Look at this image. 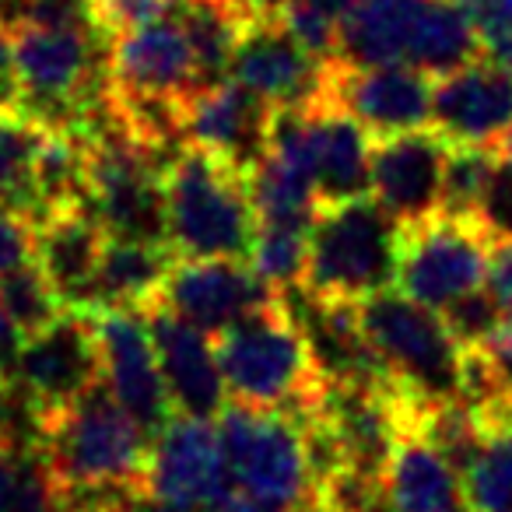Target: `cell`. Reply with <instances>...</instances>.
<instances>
[{
    "label": "cell",
    "mask_w": 512,
    "mask_h": 512,
    "mask_svg": "<svg viewBox=\"0 0 512 512\" xmlns=\"http://www.w3.org/2000/svg\"><path fill=\"white\" fill-rule=\"evenodd\" d=\"M309 264V228L292 225H256L249 267H253L278 295L306 285Z\"/></svg>",
    "instance_id": "cell-26"
},
{
    "label": "cell",
    "mask_w": 512,
    "mask_h": 512,
    "mask_svg": "<svg viewBox=\"0 0 512 512\" xmlns=\"http://www.w3.org/2000/svg\"><path fill=\"white\" fill-rule=\"evenodd\" d=\"M211 512H292V509H281L274 502H264V498H253V495H242V491H232L225 495Z\"/></svg>",
    "instance_id": "cell-39"
},
{
    "label": "cell",
    "mask_w": 512,
    "mask_h": 512,
    "mask_svg": "<svg viewBox=\"0 0 512 512\" xmlns=\"http://www.w3.org/2000/svg\"><path fill=\"white\" fill-rule=\"evenodd\" d=\"M36 260V221L0 204V278Z\"/></svg>",
    "instance_id": "cell-33"
},
{
    "label": "cell",
    "mask_w": 512,
    "mask_h": 512,
    "mask_svg": "<svg viewBox=\"0 0 512 512\" xmlns=\"http://www.w3.org/2000/svg\"><path fill=\"white\" fill-rule=\"evenodd\" d=\"M309 109V158L320 193V207L348 204L369 197L372 137L365 127L334 102H316Z\"/></svg>",
    "instance_id": "cell-21"
},
{
    "label": "cell",
    "mask_w": 512,
    "mask_h": 512,
    "mask_svg": "<svg viewBox=\"0 0 512 512\" xmlns=\"http://www.w3.org/2000/svg\"><path fill=\"white\" fill-rule=\"evenodd\" d=\"M488 292L495 299V306L502 309L505 320H512V242H502V246L491 249Z\"/></svg>",
    "instance_id": "cell-37"
},
{
    "label": "cell",
    "mask_w": 512,
    "mask_h": 512,
    "mask_svg": "<svg viewBox=\"0 0 512 512\" xmlns=\"http://www.w3.org/2000/svg\"><path fill=\"white\" fill-rule=\"evenodd\" d=\"M271 120L274 106H267L260 95H253L239 81L228 78L190 99V106H186V144L214 151L249 179V172L267 155Z\"/></svg>",
    "instance_id": "cell-18"
},
{
    "label": "cell",
    "mask_w": 512,
    "mask_h": 512,
    "mask_svg": "<svg viewBox=\"0 0 512 512\" xmlns=\"http://www.w3.org/2000/svg\"><path fill=\"white\" fill-rule=\"evenodd\" d=\"M0 29L8 36L25 29H88L113 36L102 25L95 0H0Z\"/></svg>",
    "instance_id": "cell-28"
},
{
    "label": "cell",
    "mask_w": 512,
    "mask_h": 512,
    "mask_svg": "<svg viewBox=\"0 0 512 512\" xmlns=\"http://www.w3.org/2000/svg\"><path fill=\"white\" fill-rule=\"evenodd\" d=\"M109 88L134 95H165L190 102L200 85L197 53L172 15L123 29L109 46Z\"/></svg>",
    "instance_id": "cell-15"
},
{
    "label": "cell",
    "mask_w": 512,
    "mask_h": 512,
    "mask_svg": "<svg viewBox=\"0 0 512 512\" xmlns=\"http://www.w3.org/2000/svg\"><path fill=\"white\" fill-rule=\"evenodd\" d=\"M179 256L172 246L158 242L113 239L109 235L102 253L99 278H95L92 309H144L158 299L165 278L176 267Z\"/></svg>",
    "instance_id": "cell-23"
},
{
    "label": "cell",
    "mask_w": 512,
    "mask_h": 512,
    "mask_svg": "<svg viewBox=\"0 0 512 512\" xmlns=\"http://www.w3.org/2000/svg\"><path fill=\"white\" fill-rule=\"evenodd\" d=\"M81 512H113V509H81Z\"/></svg>",
    "instance_id": "cell-43"
},
{
    "label": "cell",
    "mask_w": 512,
    "mask_h": 512,
    "mask_svg": "<svg viewBox=\"0 0 512 512\" xmlns=\"http://www.w3.org/2000/svg\"><path fill=\"white\" fill-rule=\"evenodd\" d=\"M274 299L278 292L242 260H176L155 302L190 327L221 337Z\"/></svg>",
    "instance_id": "cell-13"
},
{
    "label": "cell",
    "mask_w": 512,
    "mask_h": 512,
    "mask_svg": "<svg viewBox=\"0 0 512 512\" xmlns=\"http://www.w3.org/2000/svg\"><path fill=\"white\" fill-rule=\"evenodd\" d=\"M0 309L22 330L25 337L39 334L43 327H50L60 313H67L64 302L57 299L53 285L46 281V274L39 271L36 260L22 264L18 271L0 278Z\"/></svg>",
    "instance_id": "cell-27"
},
{
    "label": "cell",
    "mask_w": 512,
    "mask_h": 512,
    "mask_svg": "<svg viewBox=\"0 0 512 512\" xmlns=\"http://www.w3.org/2000/svg\"><path fill=\"white\" fill-rule=\"evenodd\" d=\"M214 425L225 449L228 474L242 495L264 498L292 512L320 498L313 449L299 418L228 404Z\"/></svg>",
    "instance_id": "cell-6"
},
{
    "label": "cell",
    "mask_w": 512,
    "mask_h": 512,
    "mask_svg": "<svg viewBox=\"0 0 512 512\" xmlns=\"http://www.w3.org/2000/svg\"><path fill=\"white\" fill-rule=\"evenodd\" d=\"M106 242L109 232L88 204L53 211L36 225V264L71 313L92 309Z\"/></svg>",
    "instance_id": "cell-19"
},
{
    "label": "cell",
    "mask_w": 512,
    "mask_h": 512,
    "mask_svg": "<svg viewBox=\"0 0 512 512\" xmlns=\"http://www.w3.org/2000/svg\"><path fill=\"white\" fill-rule=\"evenodd\" d=\"M102 358V383L113 400L155 439L172 418V400L158 369L155 341L141 309H88Z\"/></svg>",
    "instance_id": "cell-8"
},
{
    "label": "cell",
    "mask_w": 512,
    "mask_h": 512,
    "mask_svg": "<svg viewBox=\"0 0 512 512\" xmlns=\"http://www.w3.org/2000/svg\"><path fill=\"white\" fill-rule=\"evenodd\" d=\"M383 498L386 512H470L460 474L414 425V414L400 428L397 446L386 460Z\"/></svg>",
    "instance_id": "cell-20"
},
{
    "label": "cell",
    "mask_w": 512,
    "mask_h": 512,
    "mask_svg": "<svg viewBox=\"0 0 512 512\" xmlns=\"http://www.w3.org/2000/svg\"><path fill=\"white\" fill-rule=\"evenodd\" d=\"M281 18H285L292 36L299 39L313 57H320L323 64H337V53H341V22H337L334 15L316 8L313 0H299V4H292Z\"/></svg>",
    "instance_id": "cell-32"
},
{
    "label": "cell",
    "mask_w": 512,
    "mask_h": 512,
    "mask_svg": "<svg viewBox=\"0 0 512 512\" xmlns=\"http://www.w3.org/2000/svg\"><path fill=\"white\" fill-rule=\"evenodd\" d=\"M102 383V358L88 313H60L50 327L25 337L18 362V390L39 411V425L50 414L71 407Z\"/></svg>",
    "instance_id": "cell-9"
},
{
    "label": "cell",
    "mask_w": 512,
    "mask_h": 512,
    "mask_svg": "<svg viewBox=\"0 0 512 512\" xmlns=\"http://www.w3.org/2000/svg\"><path fill=\"white\" fill-rule=\"evenodd\" d=\"M169 246L179 260H249L256 211L249 179L214 151L183 148L165 169Z\"/></svg>",
    "instance_id": "cell-3"
},
{
    "label": "cell",
    "mask_w": 512,
    "mask_h": 512,
    "mask_svg": "<svg viewBox=\"0 0 512 512\" xmlns=\"http://www.w3.org/2000/svg\"><path fill=\"white\" fill-rule=\"evenodd\" d=\"M316 8H323L327 11V15H334L337 22H341V18H348L351 11L358 8V4H362V0H313Z\"/></svg>",
    "instance_id": "cell-41"
},
{
    "label": "cell",
    "mask_w": 512,
    "mask_h": 512,
    "mask_svg": "<svg viewBox=\"0 0 512 512\" xmlns=\"http://www.w3.org/2000/svg\"><path fill=\"white\" fill-rule=\"evenodd\" d=\"M498 155H502V158H512V130H509V134H505L502 137V141H498Z\"/></svg>",
    "instance_id": "cell-42"
},
{
    "label": "cell",
    "mask_w": 512,
    "mask_h": 512,
    "mask_svg": "<svg viewBox=\"0 0 512 512\" xmlns=\"http://www.w3.org/2000/svg\"><path fill=\"white\" fill-rule=\"evenodd\" d=\"M141 313L148 320L151 341H155L158 369H162L172 411L179 418L218 421L228 407V390L218 351H214V337L179 320L162 302H151Z\"/></svg>",
    "instance_id": "cell-16"
},
{
    "label": "cell",
    "mask_w": 512,
    "mask_h": 512,
    "mask_svg": "<svg viewBox=\"0 0 512 512\" xmlns=\"http://www.w3.org/2000/svg\"><path fill=\"white\" fill-rule=\"evenodd\" d=\"M432 0H362L341 18V53L351 67H414Z\"/></svg>",
    "instance_id": "cell-22"
},
{
    "label": "cell",
    "mask_w": 512,
    "mask_h": 512,
    "mask_svg": "<svg viewBox=\"0 0 512 512\" xmlns=\"http://www.w3.org/2000/svg\"><path fill=\"white\" fill-rule=\"evenodd\" d=\"M470 225L491 246L512 242V158H495V169H491L488 186L477 200V211L470 214Z\"/></svg>",
    "instance_id": "cell-31"
},
{
    "label": "cell",
    "mask_w": 512,
    "mask_h": 512,
    "mask_svg": "<svg viewBox=\"0 0 512 512\" xmlns=\"http://www.w3.org/2000/svg\"><path fill=\"white\" fill-rule=\"evenodd\" d=\"M477 351H481L484 362H488V372L498 386V397L512 404V320H505L502 327L495 330V337Z\"/></svg>",
    "instance_id": "cell-35"
},
{
    "label": "cell",
    "mask_w": 512,
    "mask_h": 512,
    "mask_svg": "<svg viewBox=\"0 0 512 512\" xmlns=\"http://www.w3.org/2000/svg\"><path fill=\"white\" fill-rule=\"evenodd\" d=\"M242 4H246L253 18H281L299 0H242Z\"/></svg>",
    "instance_id": "cell-40"
},
{
    "label": "cell",
    "mask_w": 512,
    "mask_h": 512,
    "mask_svg": "<svg viewBox=\"0 0 512 512\" xmlns=\"http://www.w3.org/2000/svg\"><path fill=\"white\" fill-rule=\"evenodd\" d=\"M95 8L102 15V25L116 39L123 29H134V25L165 15V0H95Z\"/></svg>",
    "instance_id": "cell-34"
},
{
    "label": "cell",
    "mask_w": 512,
    "mask_h": 512,
    "mask_svg": "<svg viewBox=\"0 0 512 512\" xmlns=\"http://www.w3.org/2000/svg\"><path fill=\"white\" fill-rule=\"evenodd\" d=\"M432 130L453 148H498L512 130V74L481 57L435 78Z\"/></svg>",
    "instance_id": "cell-17"
},
{
    "label": "cell",
    "mask_w": 512,
    "mask_h": 512,
    "mask_svg": "<svg viewBox=\"0 0 512 512\" xmlns=\"http://www.w3.org/2000/svg\"><path fill=\"white\" fill-rule=\"evenodd\" d=\"M432 95L435 81L414 67H351L337 60L323 102L355 116L369 137H393L432 127Z\"/></svg>",
    "instance_id": "cell-14"
},
{
    "label": "cell",
    "mask_w": 512,
    "mask_h": 512,
    "mask_svg": "<svg viewBox=\"0 0 512 512\" xmlns=\"http://www.w3.org/2000/svg\"><path fill=\"white\" fill-rule=\"evenodd\" d=\"M22 92H18L15 78V57H11V36L0 29V106H18Z\"/></svg>",
    "instance_id": "cell-38"
},
{
    "label": "cell",
    "mask_w": 512,
    "mask_h": 512,
    "mask_svg": "<svg viewBox=\"0 0 512 512\" xmlns=\"http://www.w3.org/2000/svg\"><path fill=\"white\" fill-rule=\"evenodd\" d=\"M404 228L372 197L320 207L309 228L306 292L327 302H362L397 288Z\"/></svg>",
    "instance_id": "cell-5"
},
{
    "label": "cell",
    "mask_w": 512,
    "mask_h": 512,
    "mask_svg": "<svg viewBox=\"0 0 512 512\" xmlns=\"http://www.w3.org/2000/svg\"><path fill=\"white\" fill-rule=\"evenodd\" d=\"M144 491L183 512H211L221 498L232 495V474H228L218 425L176 414L151 439Z\"/></svg>",
    "instance_id": "cell-12"
},
{
    "label": "cell",
    "mask_w": 512,
    "mask_h": 512,
    "mask_svg": "<svg viewBox=\"0 0 512 512\" xmlns=\"http://www.w3.org/2000/svg\"><path fill=\"white\" fill-rule=\"evenodd\" d=\"M358 323L386 383L418 407L463 400V348L435 309L400 288L355 302Z\"/></svg>",
    "instance_id": "cell-4"
},
{
    "label": "cell",
    "mask_w": 512,
    "mask_h": 512,
    "mask_svg": "<svg viewBox=\"0 0 512 512\" xmlns=\"http://www.w3.org/2000/svg\"><path fill=\"white\" fill-rule=\"evenodd\" d=\"M46 141V127L22 106H0V204L32 218V165ZM36 221V218H32Z\"/></svg>",
    "instance_id": "cell-25"
},
{
    "label": "cell",
    "mask_w": 512,
    "mask_h": 512,
    "mask_svg": "<svg viewBox=\"0 0 512 512\" xmlns=\"http://www.w3.org/2000/svg\"><path fill=\"white\" fill-rule=\"evenodd\" d=\"M495 148H453L446 162V186H442V214L446 218H463L477 211L488 176L495 169Z\"/></svg>",
    "instance_id": "cell-29"
},
{
    "label": "cell",
    "mask_w": 512,
    "mask_h": 512,
    "mask_svg": "<svg viewBox=\"0 0 512 512\" xmlns=\"http://www.w3.org/2000/svg\"><path fill=\"white\" fill-rule=\"evenodd\" d=\"M214 351L232 404L309 421L327 397V379L320 376L306 330L281 295L214 337Z\"/></svg>",
    "instance_id": "cell-2"
},
{
    "label": "cell",
    "mask_w": 512,
    "mask_h": 512,
    "mask_svg": "<svg viewBox=\"0 0 512 512\" xmlns=\"http://www.w3.org/2000/svg\"><path fill=\"white\" fill-rule=\"evenodd\" d=\"M22 348H25V334L4 316V309H0V397L15 390Z\"/></svg>",
    "instance_id": "cell-36"
},
{
    "label": "cell",
    "mask_w": 512,
    "mask_h": 512,
    "mask_svg": "<svg viewBox=\"0 0 512 512\" xmlns=\"http://www.w3.org/2000/svg\"><path fill=\"white\" fill-rule=\"evenodd\" d=\"M0 512H64L39 442L0 435Z\"/></svg>",
    "instance_id": "cell-24"
},
{
    "label": "cell",
    "mask_w": 512,
    "mask_h": 512,
    "mask_svg": "<svg viewBox=\"0 0 512 512\" xmlns=\"http://www.w3.org/2000/svg\"><path fill=\"white\" fill-rule=\"evenodd\" d=\"M39 449L64 498V512H116L127 491L144 488L151 435L99 383L71 407L43 418Z\"/></svg>",
    "instance_id": "cell-1"
},
{
    "label": "cell",
    "mask_w": 512,
    "mask_h": 512,
    "mask_svg": "<svg viewBox=\"0 0 512 512\" xmlns=\"http://www.w3.org/2000/svg\"><path fill=\"white\" fill-rule=\"evenodd\" d=\"M453 144L432 127L372 137L369 193L400 228H418L442 214V186Z\"/></svg>",
    "instance_id": "cell-11"
},
{
    "label": "cell",
    "mask_w": 512,
    "mask_h": 512,
    "mask_svg": "<svg viewBox=\"0 0 512 512\" xmlns=\"http://www.w3.org/2000/svg\"><path fill=\"white\" fill-rule=\"evenodd\" d=\"M488 264L491 242L470 221L439 214L418 228H404L397 288L442 313L456 299L488 285Z\"/></svg>",
    "instance_id": "cell-7"
},
{
    "label": "cell",
    "mask_w": 512,
    "mask_h": 512,
    "mask_svg": "<svg viewBox=\"0 0 512 512\" xmlns=\"http://www.w3.org/2000/svg\"><path fill=\"white\" fill-rule=\"evenodd\" d=\"M330 67L292 36L285 18H253L235 46L228 78L274 109H306L327 99Z\"/></svg>",
    "instance_id": "cell-10"
},
{
    "label": "cell",
    "mask_w": 512,
    "mask_h": 512,
    "mask_svg": "<svg viewBox=\"0 0 512 512\" xmlns=\"http://www.w3.org/2000/svg\"><path fill=\"white\" fill-rule=\"evenodd\" d=\"M439 316H442V323H446L449 334H453V341L460 344L463 351L484 348V344L495 337V330L505 323L502 309L495 306L488 285L477 288V292H470V295H463V299H456L453 306H446Z\"/></svg>",
    "instance_id": "cell-30"
}]
</instances>
